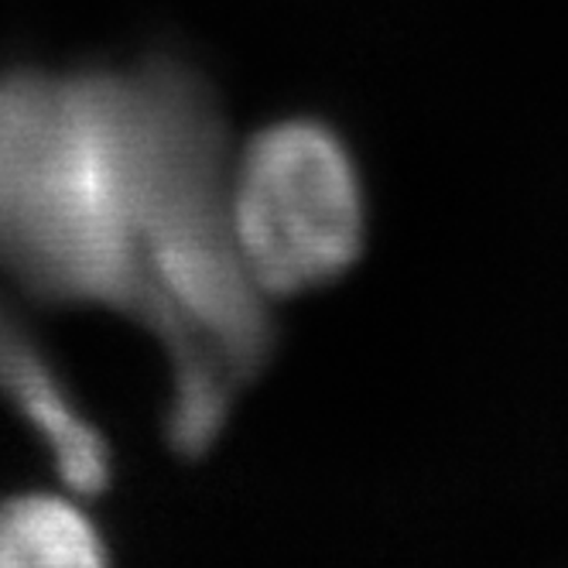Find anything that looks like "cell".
<instances>
[{
    "mask_svg": "<svg viewBox=\"0 0 568 568\" xmlns=\"http://www.w3.org/2000/svg\"><path fill=\"white\" fill-rule=\"evenodd\" d=\"M124 75L141 175L144 329L169 353L172 442L182 453H202L271 353L267 295L233 240L213 97L175 62H148Z\"/></svg>",
    "mask_w": 568,
    "mask_h": 568,
    "instance_id": "6da1fadb",
    "label": "cell"
},
{
    "mask_svg": "<svg viewBox=\"0 0 568 568\" xmlns=\"http://www.w3.org/2000/svg\"><path fill=\"white\" fill-rule=\"evenodd\" d=\"M0 264L45 302L144 322L141 175L124 72L0 75Z\"/></svg>",
    "mask_w": 568,
    "mask_h": 568,
    "instance_id": "7a4b0ae2",
    "label": "cell"
},
{
    "mask_svg": "<svg viewBox=\"0 0 568 568\" xmlns=\"http://www.w3.org/2000/svg\"><path fill=\"white\" fill-rule=\"evenodd\" d=\"M0 568H110L90 514L59 494L0 504Z\"/></svg>",
    "mask_w": 568,
    "mask_h": 568,
    "instance_id": "5b68a950",
    "label": "cell"
},
{
    "mask_svg": "<svg viewBox=\"0 0 568 568\" xmlns=\"http://www.w3.org/2000/svg\"><path fill=\"white\" fill-rule=\"evenodd\" d=\"M0 390L34 428L65 483H90L110 466V453L93 422L75 408L45 356L0 312Z\"/></svg>",
    "mask_w": 568,
    "mask_h": 568,
    "instance_id": "277c9868",
    "label": "cell"
},
{
    "mask_svg": "<svg viewBox=\"0 0 568 568\" xmlns=\"http://www.w3.org/2000/svg\"><path fill=\"white\" fill-rule=\"evenodd\" d=\"M236 251L264 295L336 281L363 251L367 202L356 161L318 120L264 128L230 175Z\"/></svg>",
    "mask_w": 568,
    "mask_h": 568,
    "instance_id": "3957f363",
    "label": "cell"
}]
</instances>
